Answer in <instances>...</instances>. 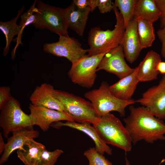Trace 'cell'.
Returning a JSON list of instances; mask_svg holds the SVG:
<instances>
[{
	"label": "cell",
	"instance_id": "obj_17",
	"mask_svg": "<svg viewBox=\"0 0 165 165\" xmlns=\"http://www.w3.org/2000/svg\"><path fill=\"white\" fill-rule=\"evenodd\" d=\"M92 9L90 7L80 9L73 3L64 9V16L68 28L82 36L85 28L88 16Z\"/></svg>",
	"mask_w": 165,
	"mask_h": 165
},
{
	"label": "cell",
	"instance_id": "obj_29",
	"mask_svg": "<svg viewBox=\"0 0 165 165\" xmlns=\"http://www.w3.org/2000/svg\"><path fill=\"white\" fill-rule=\"evenodd\" d=\"M73 3L80 9L90 7L91 9L92 12L97 7V0H74Z\"/></svg>",
	"mask_w": 165,
	"mask_h": 165
},
{
	"label": "cell",
	"instance_id": "obj_6",
	"mask_svg": "<svg viewBox=\"0 0 165 165\" xmlns=\"http://www.w3.org/2000/svg\"><path fill=\"white\" fill-rule=\"evenodd\" d=\"M36 19L33 24L36 28L47 29L60 35H68L64 9L49 5L41 1H37Z\"/></svg>",
	"mask_w": 165,
	"mask_h": 165
},
{
	"label": "cell",
	"instance_id": "obj_19",
	"mask_svg": "<svg viewBox=\"0 0 165 165\" xmlns=\"http://www.w3.org/2000/svg\"><path fill=\"white\" fill-rule=\"evenodd\" d=\"M137 67L133 72L109 86L112 93L117 98L123 100L131 99L139 82L137 75Z\"/></svg>",
	"mask_w": 165,
	"mask_h": 165
},
{
	"label": "cell",
	"instance_id": "obj_31",
	"mask_svg": "<svg viewBox=\"0 0 165 165\" xmlns=\"http://www.w3.org/2000/svg\"><path fill=\"white\" fill-rule=\"evenodd\" d=\"M156 6L160 13V28L165 26V0H155Z\"/></svg>",
	"mask_w": 165,
	"mask_h": 165
},
{
	"label": "cell",
	"instance_id": "obj_30",
	"mask_svg": "<svg viewBox=\"0 0 165 165\" xmlns=\"http://www.w3.org/2000/svg\"><path fill=\"white\" fill-rule=\"evenodd\" d=\"M11 89L9 86H2L0 87V109L11 96Z\"/></svg>",
	"mask_w": 165,
	"mask_h": 165
},
{
	"label": "cell",
	"instance_id": "obj_34",
	"mask_svg": "<svg viewBox=\"0 0 165 165\" xmlns=\"http://www.w3.org/2000/svg\"><path fill=\"white\" fill-rule=\"evenodd\" d=\"M5 143L2 136V133H0V154H2L4 150L5 147Z\"/></svg>",
	"mask_w": 165,
	"mask_h": 165
},
{
	"label": "cell",
	"instance_id": "obj_1",
	"mask_svg": "<svg viewBox=\"0 0 165 165\" xmlns=\"http://www.w3.org/2000/svg\"><path fill=\"white\" fill-rule=\"evenodd\" d=\"M130 113L123 119L132 144L144 140L152 143L158 140H165V123L156 118L145 108L131 105Z\"/></svg>",
	"mask_w": 165,
	"mask_h": 165
},
{
	"label": "cell",
	"instance_id": "obj_27",
	"mask_svg": "<svg viewBox=\"0 0 165 165\" xmlns=\"http://www.w3.org/2000/svg\"><path fill=\"white\" fill-rule=\"evenodd\" d=\"M84 154L89 161V165H112L95 148H90L84 152Z\"/></svg>",
	"mask_w": 165,
	"mask_h": 165
},
{
	"label": "cell",
	"instance_id": "obj_28",
	"mask_svg": "<svg viewBox=\"0 0 165 165\" xmlns=\"http://www.w3.org/2000/svg\"><path fill=\"white\" fill-rule=\"evenodd\" d=\"M97 6L101 13L110 12L114 7V3L111 0H97Z\"/></svg>",
	"mask_w": 165,
	"mask_h": 165
},
{
	"label": "cell",
	"instance_id": "obj_26",
	"mask_svg": "<svg viewBox=\"0 0 165 165\" xmlns=\"http://www.w3.org/2000/svg\"><path fill=\"white\" fill-rule=\"evenodd\" d=\"M63 151L57 149L53 151L45 149L42 153L35 165H54Z\"/></svg>",
	"mask_w": 165,
	"mask_h": 165
},
{
	"label": "cell",
	"instance_id": "obj_2",
	"mask_svg": "<svg viewBox=\"0 0 165 165\" xmlns=\"http://www.w3.org/2000/svg\"><path fill=\"white\" fill-rule=\"evenodd\" d=\"M113 10L116 19V24L113 30L104 31L98 27L90 30L88 39L89 46L88 55L100 54L120 45L125 28L123 18L117 8L114 6Z\"/></svg>",
	"mask_w": 165,
	"mask_h": 165
},
{
	"label": "cell",
	"instance_id": "obj_5",
	"mask_svg": "<svg viewBox=\"0 0 165 165\" xmlns=\"http://www.w3.org/2000/svg\"><path fill=\"white\" fill-rule=\"evenodd\" d=\"M109 86L107 82H103L98 89L86 92L84 96L90 101L99 116L116 111L124 116L126 108L135 104V100H123L117 98L111 92Z\"/></svg>",
	"mask_w": 165,
	"mask_h": 165
},
{
	"label": "cell",
	"instance_id": "obj_14",
	"mask_svg": "<svg viewBox=\"0 0 165 165\" xmlns=\"http://www.w3.org/2000/svg\"><path fill=\"white\" fill-rule=\"evenodd\" d=\"M54 89L52 85L47 83L37 86L30 97L31 104L66 113L62 103L54 96Z\"/></svg>",
	"mask_w": 165,
	"mask_h": 165
},
{
	"label": "cell",
	"instance_id": "obj_8",
	"mask_svg": "<svg viewBox=\"0 0 165 165\" xmlns=\"http://www.w3.org/2000/svg\"><path fill=\"white\" fill-rule=\"evenodd\" d=\"M108 51L92 56L86 54L72 64L68 74L72 82L83 87H91L97 77L96 72L98 66Z\"/></svg>",
	"mask_w": 165,
	"mask_h": 165
},
{
	"label": "cell",
	"instance_id": "obj_22",
	"mask_svg": "<svg viewBox=\"0 0 165 165\" xmlns=\"http://www.w3.org/2000/svg\"><path fill=\"white\" fill-rule=\"evenodd\" d=\"M24 9V6H22L18 11L16 16L11 20L6 22H0V29L4 35L6 39V45L3 53L4 56H6L8 53L10 43L13 40V38L19 33V28L17 22Z\"/></svg>",
	"mask_w": 165,
	"mask_h": 165
},
{
	"label": "cell",
	"instance_id": "obj_32",
	"mask_svg": "<svg viewBox=\"0 0 165 165\" xmlns=\"http://www.w3.org/2000/svg\"><path fill=\"white\" fill-rule=\"evenodd\" d=\"M159 39L162 44L161 54L165 59V26L162 28H160L157 31Z\"/></svg>",
	"mask_w": 165,
	"mask_h": 165
},
{
	"label": "cell",
	"instance_id": "obj_7",
	"mask_svg": "<svg viewBox=\"0 0 165 165\" xmlns=\"http://www.w3.org/2000/svg\"><path fill=\"white\" fill-rule=\"evenodd\" d=\"M0 126L4 137L21 129L33 127L29 115L22 109L19 101L11 96L0 109Z\"/></svg>",
	"mask_w": 165,
	"mask_h": 165
},
{
	"label": "cell",
	"instance_id": "obj_20",
	"mask_svg": "<svg viewBox=\"0 0 165 165\" xmlns=\"http://www.w3.org/2000/svg\"><path fill=\"white\" fill-rule=\"evenodd\" d=\"M160 16L155 0L137 1L134 12V17H140L153 23L160 18Z\"/></svg>",
	"mask_w": 165,
	"mask_h": 165
},
{
	"label": "cell",
	"instance_id": "obj_23",
	"mask_svg": "<svg viewBox=\"0 0 165 165\" xmlns=\"http://www.w3.org/2000/svg\"><path fill=\"white\" fill-rule=\"evenodd\" d=\"M138 32L142 49L151 46L155 40L153 23L141 18H137Z\"/></svg>",
	"mask_w": 165,
	"mask_h": 165
},
{
	"label": "cell",
	"instance_id": "obj_18",
	"mask_svg": "<svg viewBox=\"0 0 165 165\" xmlns=\"http://www.w3.org/2000/svg\"><path fill=\"white\" fill-rule=\"evenodd\" d=\"M162 61L160 55L151 50L137 66V75L139 82L152 81L158 78L160 73L156 69L158 63Z\"/></svg>",
	"mask_w": 165,
	"mask_h": 165
},
{
	"label": "cell",
	"instance_id": "obj_35",
	"mask_svg": "<svg viewBox=\"0 0 165 165\" xmlns=\"http://www.w3.org/2000/svg\"><path fill=\"white\" fill-rule=\"evenodd\" d=\"M126 165H130V164L129 160L127 159V158L126 159Z\"/></svg>",
	"mask_w": 165,
	"mask_h": 165
},
{
	"label": "cell",
	"instance_id": "obj_4",
	"mask_svg": "<svg viewBox=\"0 0 165 165\" xmlns=\"http://www.w3.org/2000/svg\"><path fill=\"white\" fill-rule=\"evenodd\" d=\"M53 94L62 103L65 112L74 121L93 125L98 121L100 116L91 102L72 94L59 90L54 89Z\"/></svg>",
	"mask_w": 165,
	"mask_h": 165
},
{
	"label": "cell",
	"instance_id": "obj_11",
	"mask_svg": "<svg viewBox=\"0 0 165 165\" xmlns=\"http://www.w3.org/2000/svg\"><path fill=\"white\" fill-rule=\"evenodd\" d=\"M121 45L108 52L100 61L97 71L104 70L121 79L130 74L134 68L130 67L125 60Z\"/></svg>",
	"mask_w": 165,
	"mask_h": 165
},
{
	"label": "cell",
	"instance_id": "obj_13",
	"mask_svg": "<svg viewBox=\"0 0 165 165\" xmlns=\"http://www.w3.org/2000/svg\"><path fill=\"white\" fill-rule=\"evenodd\" d=\"M120 45L126 59L130 63H133L142 50L138 32L137 19L135 17L129 22L125 28Z\"/></svg>",
	"mask_w": 165,
	"mask_h": 165
},
{
	"label": "cell",
	"instance_id": "obj_21",
	"mask_svg": "<svg viewBox=\"0 0 165 165\" xmlns=\"http://www.w3.org/2000/svg\"><path fill=\"white\" fill-rule=\"evenodd\" d=\"M23 149L17 151L18 157L24 165H35L43 151L46 149L45 145L35 141L34 139L28 141Z\"/></svg>",
	"mask_w": 165,
	"mask_h": 165
},
{
	"label": "cell",
	"instance_id": "obj_16",
	"mask_svg": "<svg viewBox=\"0 0 165 165\" xmlns=\"http://www.w3.org/2000/svg\"><path fill=\"white\" fill-rule=\"evenodd\" d=\"M67 127L82 131L89 136L94 141L95 148L101 154H112V149L102 139L96 128L88 123H79L75 121H67L65 123L60 121L52 123L50 127L59 129L63 127Z\"/></svg>",
	"mask_w": 165,
	"mask_h": 165
},
{
	"label": "cell",
	"instance_id": "obj_33",
	"mask_svg": "<svg viewBox=\"0 0 165 165\" xmlns=\"http://www.w3.org/2000/svg\"><path fill=\"white\" fill-rule=\"evenodd\" d=\"M156 69L159 73L165 74V62L161 61L159 62L157 64Z\"/></svg>",
	"mask_w": 165,
	"mask_h": 165
},
{
	"label": "cell",
	"instance_id": "obj_15",
	"mask_svg": "<svg viewBox=\"0 0 165 165\" xmlns=\"http://www.w3.org/2000/svg\"><path fill=\"white\" fill-rule=\"evenodd\" d=\"M12 135L8 138L0 159V164L7 162L12 153L16 150L23 149L29 140L38 138L39 132L33 127L24 128L13 132Z\"/></svg>",
	"mask_w": 165,
	"mask_h": 165
},
{
	"label": "cell",
	"instance_id": "obj_3",
	"mask_svg": "<svg viewBox=\"0 0 165 165\" xmlns=\"http://www.w3.org/2000/svg\"><path fill=\"white\" fill-rule=\"evenodd\" d=\"M93 126L106 144L127 152L131 151V139L127 130L119 119L110 113L100 116L98 122Z\"/></svg>",
	"mask_w": 165,
	"mask_h": 165
},
{
	"label": "cell",
	"instance_id": "obj_12",
	"mask_svg": "<svg viewBox=\"0 0 165 165\" xmlns=\"http://www.w3.org/2000/svg\"><path fill=\"white\" fill-rule=\"evenodd\" d=\"M29 108V114L32 125L38 126L44 132L48 130L53 123L64 120L74 121L66 113L46 108L36 106L31 103Z\"/></svg>",
	"mask_w": 165,
	"mask_h": 165
},
{
	"label": "cell",
	"instance_id": "obj_25",
	"mask_svg": "<svg viewBox=\"0 0 165 165\" xmlns=\"http://www.w3.org/2000/svg\"><path fill=\"white\" fill-rule=\"evenodd\" d=\"M137 0H115L114 6L120 11L126 28L129 22L134 17V12Z\"/></svg>",
	"mask_w": 165,
	"mask_h": 165
},
{
	"label": "cell",
	"instance_id": "obj_9",
	"mask_svg": "<svg viewBox=\"0 0 165 165\" xmlns=\"http://www.w3.org/2000/svg\"><path fill=\"white\" fill-rule=\"evenodd\" d=\"M43 50L53 55L66 58L73 64L86 55L88 49L83 48L79 42L68 35H60L56 42L45 44Z\"/></svg>",
	"mask_w": 165,
	"mask_h": 165
},
{
	"label": "cell",
	"instance_id": "obj_10",
	"mask_svg": "<svg viewBox=\"0 0 165 165\" xmlns=\"http://www.w3.org/2000/svg\"><path fill=\"white\" fill-rule=\"evenodd\" d=\"M157 118L165 119V74L159 83L148 89L135 100Z\"/></svg>",
	"mask_w": 165,
	"mask_h": 165
},
{
	"label": "cell",
	"instance_id": "obj_24",
	"mask_svg": "<svg viewBox=\"0 0 165 165\" xmlns=\"http://www.w3.org/2000/svg\"><path fill=\"white\" fill-rule=\"evenodd\" d=\"M37 0H35L33 5L30 7L26 12L22 14L20 16L21 20L19 25V31L17 37L15 39L16 44L13 50L12 53V58L14 59L16 57V52L20 44L22 45L21 37L24 28L31 24H33L36 19V12L38 11V9L35 6Z\"/></svg>",
	"mask_w": 165,
	"mask_h": 165
}]
</instances>
